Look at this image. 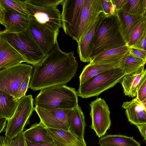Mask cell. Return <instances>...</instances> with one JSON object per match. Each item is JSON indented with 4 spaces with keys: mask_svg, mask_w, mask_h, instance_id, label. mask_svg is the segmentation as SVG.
<instances>
[{
    "mask_svg": "<svg viewBox=\"0 0 146 146\" xmlns=\"http://www.w3.org/2000/svg\"><path fill=\"white\" fill-rule=\"evenodd\" d=\"M5 5L18 12L25 18L30 19V17L26 8L25 1L1 0Z\"/></svg>",
    "mask_w": 146,
    "mask_h": 146,
    "instance_id": "cell-29",
    "label": "cell"
},
{
    "mask_svg": "<svg viewBox=\"0 0 146 146\" xmlns=\"http://www.w3.org/2000/svg\"><path fill=\"white\" fill-rule=\"evenodd\" d=\"M4 5L5 9V15L1 25L5 27V29L1 31L7 33H18L26 29L28 27L30 19Z\"/></svg>",
    "mask_w": 146,
    "mask_h": 146,
    "instance_id": "cell-17",
    "label": "cell"
},
{
    "mask_svg": "<svg viewBox=\"0 0 146 146\" xmlns=\"http://www.w3.org/2000/svg\"><path fill=\"white\" fill-rule=\"evenodd\" d=\"M86 126L84 114L80 107L78 105L72 109L69 131L82 141L86 142L84 139Z\"/></svg>",
    "mask_w": 146,
    "mask_h": 146,
    "instance_id": "cell-24",
    "label": "cell"
},
{
    "mask_svg": "<svg viewBox=\"0 0 146 146\" xmlns=\"http://www.w3.org/2000/svg\"><path fill=\"white\" fill-rule=\"evenodd\" d=\"M119 62L89 63L84 67L80 77V85L104 72L119 67Z\"/></svg>",
    "mask_w": 146,
    "mask_h": 146,
    "instance_id": "cell-22",
    "label": "cell"
},
{
    "mask_svg": "<svg viewBox=\"0 0 146 146\" xmlns=\"http://www.w3.org/2000/svg\"><path fill=\"white\" fill-rule=\"evenodd\" d=\"M128 1V0H112L116 12L121 9Z\"/></svg>",
    "mask_w": 146,
    "mask_h": 146,
    "instance_id": "cell-38",
    "label": "cell"
},
{
    "mask_svg": "<svg viewBox=\"0 0 146 146\" xmlns=\"http://www.w3.org/2000/svg\"><path fill=\"white\" fill-rule=\"evenodd\" d=\"M23 134L25 139L36 144H54L48 133L47 127L40 121L23 131Z\"/></svg>",
    "mask_w": 146,
    "mask_h": 146,
    "instance_id": "cell-21",
    "label": "cell"
},
{
    "mask_svg": "<svg viewBox=\"0 0 146 146\" xmlns=\"http://www.w3.org/2000/svg\"><path fill=\"white\" fill-rule=\"evenodd\" d=\"M104 12L108 15H116L112 0H100Z\"/></svg>",
    "mask_w": 146,
    "mask_h": 146,
    "instance_id": "cell-32",
    "label": "cell"
},
{
    "mask_svg": "<svg viewBox=\"0 0 146 146\" xmlns=\"http://www.w3.org/2000/svg\"><path fill=\"white\" fill-rule=\"evenodd\" d=\"M26 62L8 42L0 37V70Z\"/></svg>",
    "mask_w": 146,
    "mask_h": 146,
    "instance_id": "cell-19",
    "label": "cell"
},
{
    "mask_svg": "<svg viewBox=\"0 0 146 146\" xmlns=\"http://www.w3.org/2000/svg\"><path fill=\"white\" fill-rule=\"evenodd\" d=\"M27 29L46 56L54 48L57 42L58 35L33 18L30 17Z\"/></svg>",
    "mask_w": 146,
    "mask_h": 146,
    "instance_id": "cell-12",
    "label": "cell"
},
{
    "mask_svg": "<svg viewBox=\"0 0 146 146\" xmlns=\"http://www.w3.org/2000/svg\"><path fill=\"white\" fill-rule=\"evenodd\" d=\"M19 99L0 90V116L6 118L7 120L13 115L18 105Z\"/></svg>",
    "mask_w": 146,
    "mask_h": 146,
    "instance_id": "cell-26",
    "label": "cell"
},
{
    "mask_svg": "<svg viewBox=\"0 0 146 146\" xmlns=\"http://www.w3.org/2000/svg\"><path fill=\"white\" fill-rule=\"evenodd\" d=\"M106 15L104 12L101 13L83 36L77 42V51L82 62L85 63L90 62L95 34L102 20Z\"/></svg>",
    "mask_w": 146,
    "mask_h": 146,
    "instance_id": "cell-14",
    "label": "cell"
},
{
    "mask_svg": "<svg viewBox=\"0 0 146 146\" xmlns=\"http://www.w3.org/2000/svg\"></svg>",
    "mask_w": 146,
    "mask_h": 146,
    "instance_id": "cell-44",
    "label": "cell"
},
{
    "mask_svg": "<svg viewBox=\"0 0 146 146\" xmlns=\"http://www.w3.org/2000/svg\"><path fill=\"white\" fill-rule=\"evenodd\" d=\"M98 144L100 146H141L133 136L121 135H108L100 137Z\"/></svg>",
    "mask_w": 146,
    "mask_h": 146,
    "instance_id": "cell-25",
    "label": "cell"
},
{
    "mask_svg": "<svg viewBox=\"0 0 146 146\" xmlns=\"http://www.w3.org/2000/svg\"><path fill=\"white\" fill-rule=\"evenodd\" d=\"M146 101L141 102L136 98L123 102L122 107L128 121L137 125L146 124Z\"/></svg>",
    "mask_w": 146,
    "mask_h": 146,
    "instance_id": "cell-18",
    "label": "cell"
},
{
    "mask_svg": "<svg viewBox=\"0 0 146 146\" xmlns=\"http://www.w3.org/2000/svg\"><path fill=\"white\" fill-rule=\"evenodd\" d=\"M73 109L48 110L37 106L34 107L40 121L47 128L67 131H69Z\"/></svg>",
    "mask_w": 146,
    "mask_h": 146,
    "instance_id": "cell-11",
    "label": "cell"
},
{
    "mask_svg": "<svg viewBox=\"0 0 146 146\" xmlns=\"http://www.w3.org/2000/svg\"><path fill=\"white\" fill-rule=\"evenodd\" d=\"M64 0H28L29 2L35 5L40 7L57 8L61 4Z\"/></svg>",
    "mask_w": 146,
    "mask_h": 146,
    "instance_id": "cell-31",
    "label": "cell"
},
{
    "mask_svg": "<svg viewBox=\"0 0 146 146\" xmlns=\"http://www.w3.org/2000/svg\"><path fill=\"white\" fill-rule=\"evenodd\" d=\"M84 0H64L61 4L62 27L65 34L78 40V22Z\"/></svg>",
    "mask_w": 146,
    "mask_h": 146,
    "instance_id": "cell-8",
    "label": "cell"
},
{
    "mask_svg": "<svg viewBox=\"0 0 146 146\" xmlns=\"http://www.w3.org/2000/svg\"><path fill=\"white\" fill-rule=\"evenodd\" d=\"M103 12L100 0H84L79 20L77 42L83 36L100 14Z\"/></svg>",
    "mask_w": 146,
    "mask_h": 146,
    "instance_id": "cell-13",
    "label": "cell"
},
{
    "mask_svg": "<svg viewBox=\"0 0 146 146\" xmlns=\"http://www.w3.org/2000/svg\"><path fill=\"white\" fill-rule=\"evenodd\" d=\"M0 146H16L14 139H11L6 136H0Z\"/></svg>",
    "mask_w": 146,
    "mask_h": 146,
    "instance_id": "cell-37",
    "label": "cell"
},
{
    "mask_svg": "<svg viewBox=\"0 0 146 146\" xmlns=\"http://www.w3.org/2000/svg\"><path fill=\"white\" fill-rule=\"evenodd\" d=\"M146 31V18L138 25L132 33L127 45L128 46L133 45L138 39Z\"/></svg>",
    "mask_w": 146,
    "mask_h": 146,
    "instance_id": "cell-30",
    "label": "cell"
},
{
    "mask_svg": "<svg viewBox=\"0 0 146 146\" xmlns=\"http://www.w3.org/2000/svg\"><path fill=\"white\" fill-rule=\"evenodd\" d=\"M33 69L31 65L21 63L0 70V90L17 99L20 86L24 81L31 76Z\"/></svg>",
    "mask_w": 146,
    "mask_h": 146,
    "instance_id": "cell-6",
    "label": "cell"
},
{
    "mask_svg": "<svg viewBox=\"0 0 146 146\" xmlns=\"http://www.w3.org/2000/svg\"><path fill=\"white\" fill-rule=\"evenodd\" d=\"M146 60L139 58L131 53L129 50L119 63V67L125 74L134 72L141 67L145 66Z\"/></svg>",
    "mask_w": 146,
    "mask_h": 146,
    "instance_id": "cell-27",
    "label": "cell"
},
{
    "mask_svg": "<svg viewBox=\"0 0 146 146\" xmlns=\"http://www.w3.org/2000/svg\"><path fill=\"white\" fill-rule=\"evenodd\" d=\"M121 9L131 14L146 15V0H128Z\"/></svg>",
    "mask_w": 146,
    "mask_h": 146,
    "instance_id": "cell-28",
    "label": "cell"
},
{
    "mask_svg": "<svg viewBox=\"0 0 146 146\" xmlns=\"http://www.w3.org/2000/svg\"><path fill=\"white\" fill-rule=\"evenodd\" d=\"M125 74L119 67L102 72L80 85L78 96L86 98L98 96L120 82Z\"/></svg>",
    "mask_w": 146,
    "mask_h": 146,
    "instance_id": "cell-5",
    "label": "cell"
},
{
    "mask_svg": "<svg viewBox=\"0 0 146 146\" xmlns=\"http://www.w3.org/2000/svg\"><path fill=\"white\" fill-rule=\"evenodd\" d=\"M47 129L56 146H87L86 142L82 141L69 131L47 127Z\"/></svg>",
    "mask_w": 146,
    "mask_h": 146,
    "instance_id": "cell-20",
    "label": "cell"
},
{
    "mask_svg": "<svg viewBox=\"0 0 146 146\" xmlns=\"http://www.w3.org/2000/svg\"><path fill=\"white\" fill-rule=\"evenodd\" d=\"M135 98L141 102L146 101V81L138 91Z\"/></svg>",
    "mask_w": 146,
    "mask_h": 146,
    "instance_id": "cell-35",
    "label": "cell"
},
{
    "mask_svg": "<svg viewBox=\"0 0 146 146\" xmlns=\"http://www.w3.org/2000/svg\"><path fill=\"white\" fill-rule=\"evenodd\" d=\"M126 45L116 15H106L102 20L95 34L90 59L108 50Z\"/></svg>",
    "mask_w": 146,
    "mask_h": 146,
    "instance_id": "cell-3",
    "label": "cell"
},
{
    "mask_svg": "<svg viewBox=\"0 0 146 146\" xmlns=\"http://www.w3.org/2000/svg\"><path fill=\"white\" fill-rule=\"evenodd\" d=\"M145 141L146 140V124H141L136 126Z\"/></svg>",
    "mask_w": 146,
    "mask_h": 146,
    "instance_id": "cell-41",
    "label": "cell"
},
{
    "mask_svg": "<svg viewBox=\"0 0 146 146\" xmlns=\"http://www.w3.org/2000/svg\"><path fill=\"white\" fill-rule=\"evenodd\" d=\"M7 119L4 117L0 116V134L3 131L6 126Z\"/></svg>",
    "mask_w": 146,
    "mask_h": 146,
    "instance_id": "cell-43",
    "label": "cell"
},
{
    "mask_svg": "<svg viewBox=\"0 0 146 146\" xmlns=\"http://www.w3.org/2000/svg\"><path fill=\"white\" fill-rule=\"evenodd\" d=\"M32 96L25 95L19 99L17 107L12 117L7 120L5 136L14 139L23 131L24 128L29 123V119L34 110Z\"/></svg>",
    "mask_w": 146,
    "mask_h": 146,
    "instance_id": "cell-7",
    "label": "cell"
},
{
    "mask_svg": "<svg viewBox=\"0 0 146 146\" xmlns=\"http://www.w3.org/2000/svg\"><path fill=\"white\" fill-rule=\"evenodd\" d=\"M146 31L138 39L133 46L146 50Z\"/></svg>",
    "mask_w": 146,
    "mask_h": 146,
    "instance_id": "cell-36",
    "label": "cell"
},
{
    "mask_svg": "<svg viewBox=\"0 0 146 146\" xmlns=\"http://www.w3.org/2000/svg\"><path fill=\"white\" fill-rule=\"evenodd\" d=\"M127 45L117 48L110 49L92 58L90 64L119 62L129 51Z\"/></svg>",
    "mask_w": 146,
    "mask_h": 146,
    "instance_id": "cell-23",
    "label": "cell"
},
{
    "mask_svg": "<svg viewBox=\"0 0 146 146\" xmlns=\"http://www.w3.org/2000/svg\"><path fill=\"white\" fill-rule=\"evenodd\" d=\"M77 91L66 85H60L40 90L33 104L43 109H72L78 105Z\"/></svg>",
    "mask_w": 146,
    "mask_h": 146,
    "instance_id": "cell-2",
    "label": "cell"
},
{
    "mask_svg": "<svg viewBox=\"0 0 146 146\" xmlns=\"http://www.w3.org/2000/svg\"><path fill=\"white\" fill-rule=\"evenodd\" d=\"M90 115L92 123L90 126L99 137L104 135L111 125L110 111L105 101L98 98L91 102Z\"/></svg>",
    "mask_w": 146,
    "mask_h": 146,
    "instance_id": "cell-10",
    "label": "cell"
},
{
    "mask_svg": "<svg viewBox=\"0 0 146 146\" xmlns=\"http://www.w3.org/2000/svg\"><path fill=\"white\" fill-rule=\"evenodd\" d=\"M146 81V70L145 66L136 71L125 75L120 82L125 95L129 97L136 96L137 92Z\"/></svg>",
    "mask_w": 146,
    "mask_h": 146,
    "instance_id": "cell-16",
    "label": "cell"
},
{
    "mask_svg": "<svg viewBox=\"0 0 146 146\" xmlns=\"http://www.w3.org/2000/svg\"><path fill=\"white\" fill-rule=\"evenodd\" d=\"M5 15V9L3 3L0 0V25L3 22Z\"/></svg>",
    "mask_w": 146,
    "mask_h": 146,
    "instance_id": "cell-40",
    "label": "cell"
},
{
    "mask_svg": "<svg viewBox=\"0 0 146 146\" xmlns=\"http://www.w3.org/2000/svg\"><path fill=\"white\" fill-rule=\"evenodd\" d=\"M0 37L8 42L24 57L26 63L34 66L46 55L27 28L18 33H7L0 31Z\"/></svg>",
    "mask_w": 146,
    "mask_h": 146,
    "instance_id": "cell-4",
    "label": "cell"
},
{
    "mask_svg": "<svg viewBox=\"0 0 146 146\" xmlns=\"http://www.w3.org/2000/svg\"><path fill=\"white\" fill-rule=\"evenodd\" d=\"M26 146H56L54 144H36L25 139Z\"/></svg>",
    "mask_w": 146,
    "mask_h": 146,
    "instance_id": "cell-42",
    "label": "cell"
},
{
    "mask_svg": "<svg viewBox=\"0 0 146 146\" xmlns=\"http://www.w3.org/2000/svg\"><path fill=\"white\" fill-rule=\"evenodd\" d=\"M78 65L74 52L62 51L57 42L43 60L33 66L29 88L35 91L66 85L75 75Z\"/></svg>",
    "mask_w": 146,
    "mask_h": 146,
    "instance_id": "cell-1",
    "label": "cell"
},
{
    "mask_svg": "<svg viewBox=\"0 0 146 146\" xmlns=\"http://www.w3.org/2000/svg\"><path fill=\"white\" fill-rule=\"evenodd\" d=\"M26 8L30 18L43 24L58 35L62 27L61 14L57 8L40 7L25 1Z\"/></svg>",
    "mask_w": 146,
    "mask_h": 146,
    "instance_id": "cell-9",
    "label": "cell"
},
{
    "mask_svg": "<svg viewBox=\"0 0 146 146\" xmlns=\"http://www.w3.org/2000/svg\"><path fill=\"white\" fill-rule=\"evenodd\" d=\"M31 77H29L21 83L18 91L17 99H20L25 95L26 93L29 88V85Z\"/></svg>",
    "mask_w": 146,
    "mask_h": 146,
    "instance_id": "cell-33",
    "label": "cell"
},
{
    "mask_svg": "<svg viewBox=\"0 0 146 146\" xmlns=\"http://www.w3.org/2000/svg\"><path fill=\"white\" fill-rule=\"evenodd\" d=\"M116 16L121 33L127 44L137 26L146 18V15H134L120 9L117 11Z\"/></svg>",
    "mask_w": 146,
    "mask_h": 146,
    "instance_id": "cell-15",
    "label": "cell"
},
{
    "mask_svg": "<svg viewBox=\"0 0 146 146\" xmlns=\"http://www.w3.org/2000/svg\"><path fill=\"white\" fill-rule=\"evenodd\" d=\"M129 51L135 56L146 60V50L133 46H128Z\"/></svg>",
    "mask_w": 146,
    "mask_h": 146,
    "instance_id": "cell-34",
    "label": "cell"
},
{
    "mask_svg": "<svg viewBox=\"0 0 146 146\" xmlns=\"http://www.w3.org/2000/svg\"><path fill=\"white\" fill-rule=\"evenodd\" d=\"M16 146H26L25 139L23 134V131L17 135L14 139Z\"/></svg>",
    "mask_w": 146,
    "mask_h": 146,
    "instance_id": "cell-39",
    "label": "cell"
}]
</instances>
